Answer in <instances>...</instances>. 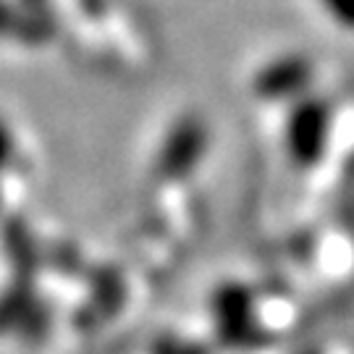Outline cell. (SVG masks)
<instances>
[{
    "label": "cell",
    "instance_id": "1",
    "mask_svg": "<svg viewBox=\"0 0 354 354\" xmlns=\"http://www.w3.org/2000/svg\"><path fill=\"white\" fill-rule=\"evenodd\" d=\"M328 134V113L320 102H302L294 108L286 129L289 152L297 163L310 165L323 150V142Z\"/></svg>",
    "mask_w": 354,
    "mask_h": 354
},
{
    "label": "cell",
    "instance_id": "2",
    "mask_svg": "<svg viewBox=\"0 0 354 354\" xmlns=\"http://www.w3.org/2000/svg\"><path fill=\"white\" fill-rule=\"evenodd\" d=\"M203 145H205L203 127L200 124H192V121H184L171 134L168 145L160 152V168H163L168 176L187 174L192 168V163L197 160V155L203 152Z\"/></svg>",
    "mask_w": 354,
    "mask_h": 354
},
{
    "label": "cell",
    "instance_id": "3",
    "mask_svg": "<svg viewBox=\"0 0 354 354\" xmlns=\"http://www.w3.org/2000/svg\"><path fill=\"white\" fill-rule=\"evenodd\" d=\"M307 76H310V66L304 64L302 58H283V61L270 64L257 76L254 89L263 97H281V95L302 89L307 84Z\"/></svg>",
    "mask_w": 354,
    "mask_h": 354
},
{
    "label": "cell",
    "instance_id": "4",
    "mask_svg": "<svg viewBox=\"0 0 354 354\" xmlns=\"http://www.w3.org/2000/svg\"><path fill=\"white\" fill-rule=\"evenodd\" d=\"M333 21H339L346 29H354V0H323Z\"/></svg>",
    "mask_w": 354,
    "mask_h": 354
},
{
    "label": "cell",
    "instance_id": "5",
    "mask_svg": "<svg viewBox=\"0 0 354 354\" xmlns=\"http://www.w3.org/2000/svg\"><path fill=\"white\" fill-rule=\"evenodd\" d=\"M8 152V137H3V131H0V158Z\"/></svg>",
    "mask_w": 354,
    "mask_h": 354
}]
</instances>
